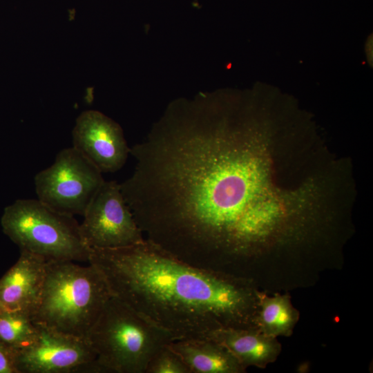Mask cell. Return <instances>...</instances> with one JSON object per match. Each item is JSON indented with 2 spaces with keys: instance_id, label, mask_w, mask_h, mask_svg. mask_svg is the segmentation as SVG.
Here are the masks:
<instances>
[{
  "instance_id": "obj_1",
  "label": "cell",
  "mask_w": 373,
  "mask_h": 373,
  "mask_svg": "<svg viewBox=\"0 0 373 373\" xmlns=\"http://www.w3.org/2000/svg\"><path fill=\"white\" fill-rule=\"evenodd\" d=\"M254 95L218 90L171 102L119 184L145 239L202 269L236 275L264 244L305 224L309 189L274 184Z\"/></svg>"
},
{
  "instance_id": "obj_2",
  "label": "cell",
  "mask_w": 373,
  "mask_h": 373,
  "mask_svg": "<svg viewBox=\"0 0 373 373\" xmlns=\"http://www.w3.org/2000/svg\"><path fill=\"white\" fill-rule=\"evenodd\" d=\"M88 262L103 275L112 296L174 340L255 327L258 291L249 278L193 266L146 239L91 249Z\"/></svg>"
},
{
  "instance_id": "obj_3",
  "label": "cell",
  "mask_w": 373,
  "mask_h": 373,
  "mask_svg": "<svg viewBox=\"0 0 373 373\" xmlns=\"http://www.w3.org/2000/svg\"><path fill=\"white\" fill-rule=\"evenodd\" d=\"M111 294L101 272L93 265L73 261L46 262L35 323L85 338Z\"/></svg>"
},
{
  "instance_id": "obj_4",
  "label": "cell",
  "mask_w": 373,
  "mask_h": 373,
  "mask_svg": "<svg viewBox=\"0 0 373 373\" xmlns=\"http://www.w3.org/2000/svg\"><path fill=\"white\" fill-rule=\"evenodd\" d=\"M86 339L96 355L99 373H145L153 356L174 341L168 332L113 296Z\"/></svg>"
},
{
  "instance_id": "obj_5",
  "label": "cell",
  "mask_w": 373,
  "mask_h": 373,
  "mask_svg": "<svg viewBox=\"0 0 373 373\" xmlns=\"http://www.w3.org/2000/svg\"><path fill=\"white\" fill-rule=\"evenodd\" d=\"M3 233L25 250L48 261H88L74 216L57 211L38 199H23L7 207L1 220Z\"/></svg>"
},
{
  "instance_id": "obj_6",
  "label": "cell",
  "mask_w": 373,
  "mask_h": 373,
  "mask_svg": "<svg viewBox=\"0 0 373 373\" xmlns=\"http://www.w3.org/2000/svg\"><path fill=\"white\" fill-rule=\"evenodd\" d=\"M104 181L102 173L73 146L59 151L54 163L35 177L37 199L73 216H84Z\"/></svg>"
},
{
  "instance_id": "obj_7",
  "label": "cell",
  "mask_w": 373,
  "mask_h": 373,
  "mask_svg": "<svg viewBox=\"0 0 373 373\" xmlns=\"http://www.w3.org/2000/svg\"><path fill=\"white\" fill-rule=\"evenodd\" d=\"M83 217L80 233L90 249L124 247L145 239L116 181H104Z\"/></svg>"
},
{
  "instance_id": "obj_8",
  "label": "cell",
  "mask_w": 373,
  "mask_h": 373,
  "mask_svg": "<svg viewBox=\"0 0 373 373\" xmlns=\"http://www.w3.org/2000/svg\"><path fill=\"white\" fill-rule=\"evenodd\" d=\"M37 325L35 341L12 355L16 373H83L96 358L86 339Z\"/></svg>"
},
{
  "instance_id": "obj_9",
  "label": "cell",
  "mask_w": 373,
  "mask_h": 373,
  "mask_svg": "<svg viewBox=\"0 0 373 373\" xmlns=\"http://www.w3.org/2000/svg\"><path fill=\"white\" fill-rule=\"evenodd\" d=\"M73 142V147L102 173L119 170L130 154L120 125L95 110L84 111L77 118Z\"/></svg>"
},
{
  "instance_id": "obj_10",
  "label": "cell",
  "mask_w": 373,
  "mask_h": 373,
  "mask_svg": "<svg viewBox=\"0 0 373 373\" xmlns=\"http://www.w3.org/2000/svg\"><path fill=\"white\" fill-rule=\"evenodd\" d=\"M46 262L20 250L17 262L0 278V312H19L33 318L41 296Z\"/></svg>"
},
{
  "instance_id": "obj_11",
  "label": "cell",
  "mask_w": 373,
  "mask_h": 373,
  "mask_svg": "<svg viewBox=\"0 0 373 373\" xmlns=\"http://www.w3.org/2000/svg\"><path fill=\"white\" fill-rule=\"evenodd\" d=\"M225 347L245 367H265L280 352L276 338L268 336L256 327H224L208 338Z\"/></svg>"
},
{
  "instance_id": "obj_12",
  "label": "cell",
  "mask_w": 373,
  "mask_h": 373,
  "mask_svg": "<svg viewBox=\"0 0 373 373\" xmlns=\"http://www.w3.org/2000/svg\"><path fill=\"white\" fill-rule=\"evenodd\" d=\"M169 345L189 373H240L246 370L225 347L208 338L174 340Z\"/></svg>"
},
{
  "instance_id": "obj_13",
  "label": "cell",
  "mask_w": 373,
  "mask_h": 373,
  "mask_svg": "<svg viewBox=\"0 0 373 373\" xmlns=\"http://www.w3.org/2000/svg\"><path fill=\"white\" fill-rule=\"evenodd\" d=\"M255 327L264 334L277 338L289 336L298 321V312L287 295L268 296L258 291Z\"/></svg>"
},
{
  "instance_id": "obj_14",
  "label": "cell",
  "mask_w": 373,
  "mask_h": 373,
  "mask_svg": "<svg viewBox=\"0 0 373 373\" xmlns=\"http://www.w3.org/2000/svg\"><path fill=\"white\" fill-rule=\"evenodd\" d=\"M38 325L19 312H0V343L13 355L36 338Z\"/></svg>"
},
{
  "instance_id": "obj_15",
  "label": "cell",
  "mask_w": 373,
  "mask_h": 373,
  "mask_svg": "<svg viewBox=\"0 0 373 373\" xmlns=\"http://www.w3.org/2000/svg\"><path fill=\"white\" fill-rule=\"evenodd\" d=\"M145 373H189V371L180 357L168 344L150 360Z\"/></svg>"
},
{
  "instance_id": "obj_16",
  "label": "cell",
  "mask_w": 373,
  "mask_h": 373,
  "mask_svg": "<svg viewBox=\"0 0 373 373\" xmlns=\"http://www.w3.org/2000/svg\"><path fill=\"white\" fill-rule=\"evenodd\" d=\"M0 373H16L12 354L1 343Z\"/></svg>"
}]
</instances>
